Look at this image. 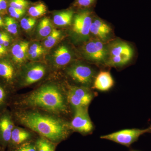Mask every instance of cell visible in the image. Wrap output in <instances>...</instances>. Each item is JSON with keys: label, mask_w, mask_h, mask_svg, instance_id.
Listing matches in <instances>:
<instances>
[{"label": "cell", "mask_w": 151, "mask_h": 151, "mask_svg": "<svg viewBox=\"0 0 151 151\" xmlns=\"http://www.w3.org/2000/svg\"><path fill=\"white\" fill-rule=\"evenodd\" d=\"M11 112L15 123L27 127L55 144L64 140L70 134L69 124L55 114L34 109L22 111L14 108Z\"/></svg>", "instance_id": "1"}, {"label": "cell", "mask_w": 151, "mask_h": 151, "mask_svg": "<svg viewBox=\"0 0 151 151\" xmlns=\"http://www.w3.org/2000/svg\"><path fill=\"white\" fill-rule=\"evenodd\" d=\"M67 102L66 96L59 86L48 83L34 90L23 99L12 100L10 104L14 107L23 105L56 115L67 112Z\"/></svg>", "instance_id": "2"}, {"label": "cell", "mask_w": 151, "mask_h": 151, "mask_svg": "<svg viewBox=\"0 0 151 151\" xmlns=\"http://www.w3.org/2000/svg\"><path fill=\"white\" fill-rule=\"evenodd\" d=\"M136 51L131 43L119 39L108 43V56L105 65L109 67H122L132 62Z\"/></svg>", "instance_id": "3"}, {"label": "cell", "mask_w": 151, "mask_h": 151, "mask_svg": "<svg viewBox=\"0 0 151 151\" xmlns=\"http://www.w3.org/2000/svg\"><path fill=\"white\" fill-rule=\"evenodd\" d=\"M94 14L92 10H83L74 15L71 32L76 40L84 43L90 38V28Z\"/></svg>", "instance_id": "4"}, {"label": "cell", "mask_w": 151, "mask_h": 151, "mask_svg": "<svg viewBox=\"0 0 151 151\" xmlns=\"http://www.w3.org/2000/svg\"><path fill=\"white\" fill-rule=\"evenodd\" d=\"M81 52L83 57L88 61L105 65L108 56V43L90 37L82 45Z\"/></svg>", "instance_id": "5"}, {"label": "cell", "mask_w": 151, "mask_h": 151, "mask_svg": "<svg viewBox=\"0 0 151 151\" xmlns=\"http://www.w3.org/2000/svg\"><path fill=\"white\" fill-rule=\"evenodd\" d=\"M145 133H151V124L144 129H126L101 136L103 139L112 141L122 145L129 147L138 140L139 137Z\"/></svg>", "instance_id": "6"}, {"label": "cell", "mask_w": 151, "mask_h": 151, "mask_svg": "<svg viewBox=\"0 0 151 151\" xmlns=\"http://www.w3.org/2000/svg\"><path fill=\"white\" fill-rule=\"evenodd\" d=\"M95 73L92 67L82 63H73L67 69L68 75L73 81L86 87L93 83Z\"/></svg>", "instance_id": "7"}, {"label": "cell", "mask_w": 151, "mask_h": 151, "mask_svg": "<svg viewBox=\"0 0 151 151\" xmlns=\"http://www.w3.org/2000/svg\"><path fill=\"white\" fill-rule=\"evenodd\" d=\"M46 67L40 63H33L24 66L19 76V84L21 86H29L43 78Z\"/></svg>", "instance_id": "8"}, {"label": "cell", "mask_w": 151, "mask_h": 151, "mask_svg": "<svg viewBox=\"0 0 151 151\" xmlns=\"http://www.w3.org/2000/svg\"><path fill=\"white\" fill-rule=\"evenodd\" d=\"M74 110L73 119L69 124L70 129L82 134H91L94 127L88 113V107L76 108Z\"/></svg>", "instance_id": "9"}, {"label": "cell", "mask_w": 151, "mask_h": 151, "mask_svg": "<svg viewBox=\"0 0 151 151\" xmlns=\"http://www.w3.org/2000/svg\"><path fill=\"white\" fill-rule=\"evenodd\" d=\"M66 97L68 103L74 109L88 107L93 99V94L86 86H70Z\"/></svg>", "instance_id": "10"}, {"label": "cell", "mask_w": 151, "mask_h": 151, "mask_svg": "<svg viewBox=\"0 0 151 151\" xmlns=\"http://www.w3.org/2000/svg\"><path fill=\"white\" fill-rule=\"evenodd\" d=\"M90 37L108 43L114 39V32L108 23L94 14L90 31Z\"/></svg>", "instance_id": "11"}, {"label": "cell", "mask_w": 151, "mask_h": 151, "mask_svg": "<svg viewBox=\"0 0 151 151\" xmlns=\"http://www.w3.org/2000/svg\"><path fill=\"white\" fill-rule=\"evenodd\" d=\"M15 125L11 111L6 109L0 113V149L4 151L8 146Z\"/></svg>", "instance_id": "12"}, {"label": "cell", "mask_w": 151, "mask_h": 151, "mask_svg": "<svg viewBox=\"0 0 151 151\" xmlns=\"http://www.w3.org/2000/svg\"><path fill=\"white\" fill-rule=\"evenodd\" d=\"M17 77V66L11 59H0V79L13 90Z\"/></svg>", "instance_id": "13"}, {"label": "cell", "mask_w": 151, "mask_h": 151, "mask_svg": "<svg viewBox=\"0 0 151 151\" xmlns=\"http://www.w3.org/2000/svg\"><path fill=\"white\" fill-rule=\"evenodd\" d=\"M29 42L20 41L12 45L10 50L11 60L17 66L24 63L28 58Z\"/></svg>", "instance_id": "14"}, {"label": "cell", "mask_w": 151, "mask_h": 151, "mask_svg": "<svg viewBox=\"0 0 151 151\" xmlns=\"http://www.w3.org/2000/svg\"><path fill=\"white\" fill-rule=\"evenodd\" d=\"M72 51L68 46L62 45L55 50L52 56L53 65L57 68L65 67L73 59Z\"/></svg>", "instance_id": "15"}, {"label": "cell", "mask_w": 151, "mask_h": 151, "mask_svg": "<svg viewBox=\"0 0 151 151\" xmlns=\"http://www.w3.org/2000/svg\"><path fill=\"white\" fill-rule=\"evenodd\" d=\"M114 79L110 72L101 71L95 76L93 81L94 89L102 92L108 91L114 86Z\"/></svg>", "instance_id": "16"}, {"label": "cell", "mask_w": 151, "mask_h": 151, "mask_svg": "<svg viewBox=\"0 0 151 151\" xmlns=\"http://www.w3.org/2000/svg\"><path fill=\"white\" fill-rule=\"evenodd\" d=\"M32 134L27 130L15 126L12 135L8 146L13 150L23 143L27 142L31 139Z\"/></svg>", "instance_id": "17"}, {"label": "cell", "mask_w": 151, "mask_h": 151, "mask_svg": "<svg viewBox=\"0 0 151 151\" xmlns=\"http://www.w3.org/2000/svg\"><path fill=\"white\" fill-rule=\"evenodd\" d=\"M13 89L0 79V113L7 109L10 104Z\"/></svg>", "instance_id": "18"}, {"label": "cell", "mask_w": 151, "mask_h": 151, "mask_svg": "<svg viewBox=\"0 0 151 151\" xmlns=\"http://www.w3.org/2000/svg\"><path fill=\"white\" fill-rule=\"evenodd\" d=\"M74 15V11L71 9L59 12L53 17V22L58 26H68L72 24Z\"/></svg>", "instance_id": "19"}, {"label": "cell", "mask_w": 151, "mask_h": 151, "mask_svg": "<svg viewBox=\"0 0 151 151\" xmlns=\"http://www.w3.org/2000/svg\"><path fill=\"white\" fill-rule=\"evenodd\" d=\"M53 26L49 18L42 19L37 26V33L39 37L45 39L53 29Z\"/></svg>", "instance_id": "20"}, {"label": "cell", "mask_w": 151, "mask_h": 151, "mask_svg": "<svg viewBox=\"0 0 151 151\" xmlns=\"http://www.w3.org/2000/svg\"><path fill=\"white\" fill-rule=\"evenodd\" d=\"M62 37V32L59 30L53 29L51 33L45 39L43 45L45 48L50 49L56 45Z\"/></svg>", "instance_id": "21"}, {"label": "cell", "mask_w": 151, "mask_h": 151, "mask_svg": "<svg viewBox=\"0 0 151 151\" xmlns=\"http://www.w3.org/2000/svg\"><path fill=\"white\" fill-rule=\"evenodd\" d=\"M37 151H55V144L40 136L35 142Z\"/></svg>", "instance_id": "22"}, {"label": "cell", "mask_w": 151, "mask_h": 151, "mask_svg": "<svg viewBox=\"0 0 151 151\" xmlns=\"http://www.w3.org/2000/svg\"><path fill=\"white\" fill-rule=\"evenodd\" d=\"M47 11L46 6L44 3L40 2L30 7L28 11V13L30 16L35 19L43 16L46 14Z\"/></svg>", "instance_id": "23"}, {"label": "cell", "mask_w": 151, "mask_h": 151, "mask_svg": "<svg viewBox=\"0 0 151 151\" xmlns=\"http://www.w3.org/2000/svg\"><path fill=\"white\" fill-rule=\"evenodd\" d=\"M4 28L7 32L11 35H17L18 34V25L15 19L11 17H6L4 18Z\"/></svg>", "instance_id": "24"}, {"label": "cell", "mask_w": 151, "mask_h": 151, "mask_svg": "<svg viewBox=\"0 0 151 151\" xmlns=\"http://www.w3.org/2000/svg\"><path fill=\"white\" fill-rule=\"evenodd\" d=\"M97 0H75L73 7L83 10H92L96 5Z\"/></svg>", "instance_id": "25"}, {"label": "cell", "mask_w": 151, "mask_h": 151, "mask_svg": "<svg viewBox=\"0 0 151 151\" xmlns=\"http://www.w3.org/2000/svg\"><path fill=\"white\" fill-rule=\"evenodd\" d=\"M36 23V19L32 17L22 19L20 22L22 28L27 32H29L33 28Z\"/></svg>", "instance_id": "26"}, {"label": "cell", "mask_w": 151, "mask_h": 151, "mask_svg": "<svg viewBox=\"0 0 151 151\" xmlns=\"http://www.w3.org/2000/svg\"><path fill=\"white\" fill-rule=\"evenodd\" d=\"M8 4L9 6L20 10H25L29 6L27 0H9Z\"/></svg>", "instance_id": "27"}, {"label": "cell", "mask_w": 151, "mask_h": 151, "mask_svg": "<svg viewBox=\"0 0 151 151\" xmlns=\"http://www.w3.org/2000/svg\"><path fill=\"white\" fill-rule=\"evenodd\" d=\"M12 151H37L35 143L27 142L18 146Z\"/></svg>", "instance_id": "28"}, {"label": "cell", "mask_w": 151, "mask_h": 151, "mask_svg": "<svg viewBox=\"0 0 151 151\" xmlns=\"http://www.w3.org/2000/svg\"><path fill=\"white\" fill-rule=\"evenodd\" d=\"M8 11L11 17L15 19L20 18L25 13V10L18 9L11 6H9Z\"/></svg>", "instance_id": "29"}, {"label": "cell", "mask_w": 151, "mask_h": 151, "mask_svg": "<svg viewBox=\"0 0 151 151\" xmlns=\"http://www.w3.org/2000/svg\"><path fill=\"white\" fill-rule=\"evenodd\" d=\"M43 51H45V50L42 45L37 42H35L29 47L28 56L37 52Z\"/></svg>", "instance_id": "30"}, {"label": "cell", "mask_w": 151, "mask_h": 151, "mask_svg": "<svg viewBox=\"0 0 151 151\" xmlns=\"http://www.w3.org/2000/svg\"><path fill=\"white\" fill-rule=\"evenodd\" d=\"M8 1L7 0H0V14L5 15L8 12Z\"/></svg>", "instance_id": "31"}, {"label": "cell", "mask_w": 151, "mask_h": 151, "mask_svg": "<svg viewBox=\"0 0 151 151\" xmlns=\"http://www.w3.org/2000/svg\"><path fill=\"white\" fill-rule=\"evenodd\" d=\"M45 51H39L33 53V54L28 56V58L31 60H35L40 58L42 55H43L44 53H45Z\"/></svg>", "instance_id": "32"}, {"label": "cell", "mask_w": 151, "mask_h": 151, "mask_svg": "<svg viewBox=\"0 0 151 151\" xmlns=\"http://www.w3.org/2000/svg\"><path fill=\"white\" fill-rule=\"evenodd\" d=\"M8 54V47L0 45V59L5 58Z\"/></svg>", "instance_id": "33"}, {"label": "cell", "mask_w": 151, "mask_h": 151, "mask_svg": "<svg viewBox=\"0 0 151 151\" xmlns=\"http://www.w3.org/2000/svg\"><path fill=\"white\" fill-rule=\"evenodd\" d=\"M3 16L0 14V28L4 27V19L3 18Z\"/></svg>", "instance_id": "34"}, {"label": "cell", "mask_w": 151, "mask_h": 151, "mask_svg": "<svg viewBox=\"0 0 151 151\" xmlns=\"http://www.w3.org/2000/svg\"><path fill=\"white\" fill-rule=\"evenodd\" d=\"M137 151L132 150V151Z\"/></svg>", "instance_id": "35"}]
</instances>
